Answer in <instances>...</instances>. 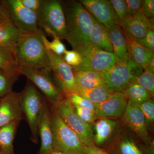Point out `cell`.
<instances>
[{
	"instance_id": "obj_15",
	"label": "cell",
	"mask_w": 154,
	"mask_h": 154,
	"mask_svg": "<svg viewBox=\"0 0 154 154\" xmlns=\"http://www.w3.org/2000/svg\"><path fill=\"white\" fill-rule=\"evenodd\" d=\"M128 102L123 92H115L105 101L95 104L94 111L99 118L121 117L126 110Z\"/></svg>"
},
{
	"instance_id": "obj_33",
	"label": "cell",
	"mask_w": 154,
	"mask_h": 154,
	"mask_svg": "<svg viewBox=\"0 0 154 154\" xmlns=\"http://www.w3.org/2000/svg\"><path fill=\"white\" fill-rule=\"evenodd\" d=\"M72 105L76 114L86 123L89 124L94 123L99 118L96 115L95 111L93 110L77 105Z\"/></svg>"
},
{
	"instance_id": "obj_6",
	"label": "cell",
	"mask_w": 154,
	"mask_h": 154,
	"mask_svg": "<svg viewBox=\"0 0 154 154\" xmlns=\"http://www.w3.org/2000/svg\"><path fill=\"white\" fill-rule=\"evenodd\" d=\"M60 118L88 147L94 146L93 128L91 124L82 120L75 113L73 107L68 97L58 102L50 103Z\"/></svg>"
},
{
	"instance_id": "obj_29",
	"label": "cell",
	"mask_w": 154,
	"mask_h": 154,
	"mask_svg": "<svg viewBox=\"0 0 154 154\" xmlns=\"http://www.w3.org/2000/svg\"><path fill=\"white\" fill-rule=\"evenodd\" d=\"M21 74L0 69V98L11 93L14 83Z\"/></svg>"
},
{
	"instance_id": "obj_7",
	"label": "cell",
	"mask_w": 154,
	"mask_h": 154,
	"mask_svg": "<svg viewBox=\"0 0 154 154\" xmlns=\"http://www.w3.org/2000/svg\"><path fill=\"white\" fill-rule=\"evenodd\" d=\"M20 94L22 113L30 127L31 139L35 144L38 143V122L42 102L45 97L38 92L29 80Z\"/></svg>"
},
{
	"instance_id": "obj_36",
	"label": "cell",
	"mask_w": 154,
	"mask_h": 154,
	"mask_svg": "<svg viewBox=\"0 0 154 154\" xmlns=\"http://www.w3.org/2000/svg\"><path fill=\"white\" fill-rule=\"evenodd\" d=\"M63 57L64 60L72 67L79 66L82 61V57L79 53L74 50H67Z\"/></svg>"
},
{
	"instance_id": "obj_12",
	"label": "cell",
	"mask_w": 154,
	"mask_h": 154,
	"mask_svg": "<svg viewBox=\"0 0 154 154\" xmlns=\"http://www.w3.org/2000/svg\"><path fill=\"white\" fill-rule=\"evenodd\" d=\"M125 125L140 139L149 150H153L154 143L150 138L144 116L137 105L128 101L122 116Z\"/></svg>"
},
{
	"instance_id": "obj_44",
	"label": "cell",
	"mask_w": 154,
	"mask_h": 154,
	"mask_svg": "<svg viewBox=\"0 0 154 154\" xmlns=\"http://www.w3.org/2000/svg\"><path fill=\"white\" fill-rule=\"evenodd\" d=\"M1 98H0V101H1Z\"/></svg>"
},
{
	"instance_id": "obj_16",
	"label": "cell",
	"mask_w": 154,
	"mask_h": 154,
	"mask_svg": "<svg viewBox=\"0 0 154 154\" xmlns=\"http://www.w3.org/2000/svg\"><path fill=\"white\" fill-rule=\"evenodd\" d=\"M20 94L12 91L1 98L0 101V128L23 119Z\"/></svg>"
},
{
	"instance_id": "obj_2",
	"label": "cell",
	"mask_w": 154,
	"mask_h": 154,
	"mask_svg": "<svg viewBox=\"0 0 154 154\" xmlns=\"http://www.w3.org/2000/svg\"><path fill=\"white\" fill-rule=\"evenodd\" d=\"M41 30L35 33H22L15 47L20 65L51 71L49 57L42 38Z\"/></svg>"
},
{
	"instance_id": "obj_19",
	"label": "cell",
	"mask_w": 154,
	"mask_h": 154,
	"mask_svg": "<svg viewBox=\"0 0 154 154\" xmlns=\"http://www.w3.org/2000/svg\"><path fill=\"white\" fill-rule=\"evenodd\" d=\"M110 40L113 45V54L118 61L130 59L128 42L121 26L114 25L108 28Z\"/></svg>"
},
{
	"instance_id": "obj_9",
	"label": "cell",
	"mask_w": 154,
	"mask_h": 154,
	"mask_svg": "<svg viewBox=\"0 0 154 154\" xmlns=\"http://www.w3.org/2000/svg\"><path fill=\"white\" fill-rule=\"evenodd\" d=\"M20 72L41 91L50 103L58 102L66 97L56 85L50 71L22 65Z\"/></svg>"
},
{
	"instance_id": "obj_5",
	"label": "cell",
	"mask_w": 154,
	"mask_h": 154,
	"mask_svg": "<svg viewBox=\"0 0 154 154\" xmlns=\"http://www.w3.org/2000/svg\"><path fill=\"white\" fill-rule=\"evenodd\" d=\"M144 69L130 59L117 61L107 71L104 72L105 85L113 93L123 92L130 86L136 82Z\"/></svg>"
},
{
	"instance_id": "obj_39",
	"label": "cell",
	"mask_w": 154,
	"mask_h": 154,
	"mask_svg": "<svg viewBox=\"0 0 154 154\" xmlns=\"http://www.w3.org/2000/svg\"><path fill=\"white\" fill-rule=\"evenodd\" d=\"M141 13L147 18H154V1L146 0L141 10Z\"/></svg>"
},
{
	"instance_id": "obj_30",
	"label": "cell",
	"mask_w": 154,
	"mask_h": 154,
	"mask_svg": "<svg viewBox=\"0 0 154 154\" xmlns=\"http://www.w3.org/2000/svg\"><path fill=\"white\" fill-rule=\"evenodd\" d=\"M52 41H49L46 38L44 33H42V38L46 48L51 51L57 55L63 57L66 49L64 45L60 41V39L56 36H53Z\"/></svg>"
},
{
	"instance_id": "obj_37",
	"label": "cell",
	"mask_w": 154,
	"mask_h": 154,
	"mask_svg": "<svg viewBox=\"0 0 154 154\" xmlns=\"http://www.w3.org/2000/svg\"><path fill=\"white\" fill-rule=\"evenodd\" d=\"M125 1L129 16H132L140 12L144 2L143 0H127Z\"/></svg>"
},
{
	"instance_id": "obj_26",
	"label": "cell",
	"mask_w": 154,
	"mask_h": 154,
	"mask_svg": "<svg viewBox=\"0 0 154 154\" xmlns=\"http://www.w3.org/2000/svg\"><path fill=\"white\" fill-rule=\"evenodd\" d=\"M113 93L109 91L105 85L90 89L77 88L74 94H78L96 104L108 99Z\"/></svg>"
},
{
	"instance_id": "obj_20",
	"label": "cell",
	"mask_w": 154,
	"mask_h": 154,
	"mask_svg": "<svg viewBox=\"0 0 154 154\" xmlns=\"http://www.w3.org/2000/svg\"><path fill=\"white\" fill-rule=\"evenodd\" d=\"M90 42L92 47L102 51L113 53V45L110 40L108 28L93 17Z\"/></svg>"
},
{
	"instance_id": "obj_11",
	"label": "cell",
	"mask_w": 154,
	"mask_h": 154,
	"mask_svg": "<svg viewBox=\"0 0 154 154\" xmlns=\"http://www.w3.org/2000/svg\"><path fill=\"white\" fill-rule=\"evenodd\" d=\"M82 57V61L79 66L72 67L77 70L105 72L108 70L117 62L112 53L102 51L90 46L77 51Z\"/></svg>"
},
{
	"instance_id": "obj_8",
	"label": "cell",
	"mask_w": 154,
	"mask_h": 154,
	"mask_svg": "<svg viewBox=\"0 0 154 154\" xmlns=\"http://www.w3.org/2000/svg\"><path fill=\"white\" fill-rule=\"evenodd\" d=\"M4 14L22 33L40 31L37 13L25 8L20 0L0 1Z\"/></svg>"
},
{
	"instance_id": "obj_24",
	"label": "cell",
	"mask_w": 154,
	"mask_h": 154,
	"mask_svg": "<svg viewBox=\"0 0 154 154\" xmlns=\"http://www.w3.org/2000/svg\"><path fill=\"white\" fill-rule=\"evenodd\" d=\"M106 151L110 154H146L142 147L139 146L131 137H122L113 143Z\"/></svg>"
},
{
	"instance_id": "obj_25",
	"label": "cell",
	"mask_w": 154,
	"mask_h": 154,
	"mask_svg": "<svg viewBox=\"0 0 154 154\" xmlns=\"http://www.w3.org/2000/svg\"><path fill=\"white\" fill-rule=\"evenodd\" d=\"M19 123L13 122L0 128V154H14L13 143Z\"/></svg>"
},
{
	"instance_id": "obj_28",
	"label": "cell",
	"mask_w": 154,
	"mask_h": 154,
	"mask_svg": "<svg viewBox=\"0 0 154 154\" xmlns=\"http://www.w3.org/2000/svg\"><path fill=\"white\" fill-rule=\"evenodd\" d=\"M128 101L138 105L150 99L148 91L137 83H134L123 91Z\"/></svg>"
},
{
	"instance_id": "obj_14",
	"label": "cell",
	"mask_w": 154,
	"mask_h": 154,
	"mask_svg": "<svg viewBox=\"0 0 154 154\" xmlns=\"http://www.w3.org/2000/svg\"><path fill=\"white\" fill-rule=\"evenodd\" d=\"M38 132L41 139V146L38 154H48L54 149L53 136L51 120V105L45 97L42 102L38 118Z\"/></svg>"
},
{
	"instance_id": "obj_40",
	"label": "cell",
	"mask_w": 154,
	"mask_h": 154,
	"mask_svg": "<svg viewBox=\"0 0 154 154\" xmlns=\"http://www.w3.org/2000/svg\"><path fill=\"white\" fill-rule=\"evenodd\" d=\"M25 8L37 13L41 3V0H20Z\"/></svg>"
},
{
	"instance_id": "obj_27",
	"label": "cell",
	"mask_w": 154,
	"mask_h": 154,
	"mask_svg": "<svg viewBox=\"0 0 154 154\" xmlns=\"http://www.w3.org/2000/svg\"><path fill=\"white\" fill-rule=\"evenodd\" d=\"M0 69L21 73V65L14 48L0 45Z\"/></svg>"
},
{
	"instance_id": "obj_31",
	"label": "cell",
	"mask_w": 154,
	"mask_h": 154,
	"mask_svg": "<svg viewBox=\"0 0 154 154\" xmlns=\"http://www.w3.org/2000/svg\"><path fill=\"white\" fill-rule=\"evenodd\" d=\"M154 72L149 70L144 69L136 81V83L145 88L151 96H154Z\"/></svg>"
},
{
	"instance_id": "obj_13",
	"label": "cell",
	"mask_w": 154,
	"mask_h": 154,
	"mask_svg": "<svg viewBox=\"0 0 154 154\" xmlns=\"http://www.w3.org/2000/svg\"><path fill=\"white\" fill-rule=\"evenodd\" d=\"M79 2L94 19L107 28L114 25L121 26V21L116 14L110 1L80 0Z\"/></svg>"
},
{
	"instance_id": "obj_1",
	"label": "cell",
	"mask_w": 154,
	"mask_h": 154,
	"mask_svg": "<svg viewBox=\"0 0 154 154\" xmlns=\"http://www.w3.org/2000/svg\"><path fill=\"white\" fill-rule=\"evenodd\" d=\"M60 2L66 20L65 39L76 51L91 46L90 35L93 25L91 14L79 1Z\"/></svg>"
},
{
	"instance_id": "obj_21",
	"label": "cell",
	"mask_w": 154,
	"mask_h": 154,
	"mask_svg": "<svg viewBox=\"0 0 154 154\" xmlns=\"http://www.w3.org/2000/svg\"><path fill=\"white\" fill-rule=\"evenodd\" d=\"M73 72L77 88L90 89L105 85L103 72L77 70L73 69Z\"/></svg>"
},
{
	"instance_id": "obj_17",
	"label": "cell",
	"mask_w": 154,
	"mask_h": 154,
	"mask_svg": "<svg viewBox=\"0 0 154 154\" xmlns=\"http://www.w3.org/2000/svg\"><path fill=\"white\" fill-rule=\"evenodd\" d=\"M118 122L109 118H100L94 123V142L95 146L106 149L113 142L118 131Z\"/></svg>"
},
{
	"instance_id": "obj_35",
	"label": "cell",
	"mask_w": 154,
	"mask_h": 154,
	"mask_svg": "<svg viewBox=\"0 0 154 154\" xmlns=\"http://www.w3.org/2000/svg\"><path fill=\"white\" fill-rule=\"evenodd\" d=\"M68 98L72 105L95 111V104L85 98L76 94H71Z\"/></svg>"
},
{
	"instance_id": "obj_3",
	"label": "cell",
	"mask_w": 154,
	"mask_h": 154,
	"mask_svg": "<svg viewBox=\"0 0 154 154\" xmlns=\"http://www.w3.org/2000/svg\"><path fill=\"white\" fill-rule=\"evenodd\" d=\"M36 13L38 27L43 33L65 39L66 20L60 1L41 0Z\"/></svg>"
},
{
	"instance_id": "obj_22",
	"label": "cell",
	"mask_w": 154,
	"mask_h": 154,
	"mask_svg": "<svg viewBox=\"0 0 154 154\" xmlns=\"http://www.w3.org/2000/svg\"><path fill=\"white\" fill-rule=\"evenodd\" d=\"M22 32L4 15L0 19V45L14 48Z\"/></svg>"
},
{
	"instance_id": "obj_4",
	"label": "cell",
	"mask_w": 154,
	"mask_h": 154,
	"mask_svg": "<svg viewBox=\"0 0 154 154\" xmlns=\"http://www.w3.org/2000/svg\"><path fill=\"white\" fill-rule=\"evenodd\" d=\"M50 105L54 149L66 154H87L88 147L82 142Z\"/></svg>"
},
{
	"instance_id": "obj_23",
	"label": "cell",
	"mask_w": 154,
	"mask_h": 154,
	"mask_svg": "<svg viewBox=\"0 0 154 154\" xmlns=\"http://www.w3.org/2000/svg\"><path fill=\"white\" fill-rule=\"evenodd\" d=\"M127 38L130 59L134 63L143 68L144 69H146L150 61L154 57V53L134 39L127 36Z\"/></svg>"
},
{
	"instance_id": "obj_34",
	"label": "cell",
	"mask_w": 154,
	"mask_h": 154,
	"mask_svg": "<svg viewBox=\"0 0 154 154\" xmlns=\"http://www.w3.org/2000/svg\"><path fill=\"white\" fill-rule=\"evenodd\" d=\"M116 14L121 22L129 17L126 1L125 0L110 1Z\"/></svg>"
},
{
	"instance_id": "obj_38",
	"label": "cell",
	"mask_w": 154,
	"mask_h": 154,
	"mask_svg": "<svg viewBox=\"0 0 154 154\" xmlns=\"http://www.w3.org/2000/svg\"><path fill=\"white\" fill-rule=\"evenodd\" d=\"M143 46L148 48L152 52L154 51V32L149 30L145 36L142 39L136 40Z\"/></svg>"
},
{
	"instance_id": "obj_43",
	"label": "cell",
	"mask_w": 154,
	"mask_h": 154,
	"mask_svg": "<svg viewBox=\"0 0 154 154\" xmlns=\"http://www.w3.org/2000/svg\"><path fill=\"white\" fill-rule=\"evenodd\" d=\"M48 154H66L60 151H58L55 150L53 149Z\"/></svg>"
},
{
	"instance_id": "obj_10",
	"label": "cell",
	"mask_w": 154,
	"mask_h": 154,
	"mask_svg": "<svg viewBox=\"0 0 154 154\" xmlns=\"http://www.w3.org/2000/svg\"><path fill=\"white\" fill-rule=\"evenodd\" d=\"M46 50L53 78L59 90L66 97L75 94L77 86L72 67L65 62L63 57L57 55L47 48Z\"/></svg>"
},
{
	"instance_id": "obj_18",
	"label": "cell",
	"mask_w": 154,
	"mask_h": 154,
	"mask_svg": "<svg viewBox=\"0 0 154 154\" xmlns=\"http://www.w3.org/2000/svg\"><path fill=\"white\" fill-rule=\"evenodd\" d=\"M121 27L127 37L135 40L144 38L149 30L147 19L141 12L125 19Z\"/></svg>"
},
{
	"instance_id": "obj_42",
	"label": "cell",
	"mask_w": 154,
	"mask_h": 154,
	"mask_svg": "<svg viewBox=\"0 0 154 154\" xmlns=\"http://www.w3.org/2000/svg\"><path fill=\"white\" fill-rule=\"evenodd\" d=\"M4 11H3V9L2 5L0 2V19H2L4 16Z\"/></svg>"
},
{
	"instance_id": "obj_32",
	"label": "cell",
	"mask_w": 154,
	"mask_h": 154,
	"mask_svg": "<svg viewBox=\"0 0 154 154\" xmlns=\"http://www.w3.org/2000/svg\"><path fill=\"white\" fill-rule=\"evenodd\" d=\"M137 106L144 116L147 128L148 129L149 126H152L154 122L153 100L149 99Z\"/></svg>"
},
{
	"instance_id": "obj_41",
	"label": "cell",
	"mask_w": 154,
	"mask_h": 154,
	"mask_svg": "<svg viewBox=\"0 0 154 154\" xmlns=\"http://www.w3.org/2000/svg\"><path fill=\"white\" fill-rule=\"evenodd\" d=\"M87 154H110L104 149L100 148L97 147H88Z\"/></svg>"
}]
</instances>
